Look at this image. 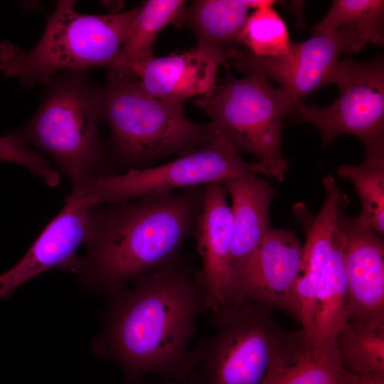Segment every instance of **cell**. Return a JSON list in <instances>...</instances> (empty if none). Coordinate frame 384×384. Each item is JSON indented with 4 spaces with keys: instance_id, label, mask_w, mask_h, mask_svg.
<instances>
[{
    "instance_id": "ba28073f",
    "label": "cell",
    "mask_w": 384,
    "mask_h": 384,
    "mask_svg": "<svg viewBox=\"0 0 384 384\" xmlns=\"http://www.w3.org/2000/svg\"><path fill=\"white\" fill-rule=\"evenodd\" d=\"M258 174L270 176L262 164L245 161L223 137L215 133L206 146L172 161L84 180L73 183L72 191L95 207Z\"/></svg>"
},
{
    "instance_id": "484cf974",
    "label": "cell",
    "mask_w": 384,
    "mask_h": 384,
    "mask_svg": "<svg viewBox=\"0 0 384 384\" xmlns=\"http://www.w3.org/2000/svg\"><path fill=\"white\" fill-rule=\"evenodd\" d=\"M0 160L19 164L40 176L50 186L60 183V175L40 153L31 150L18 132L0 136Z\"/></svg>"
},
{
    "instance_id": "603a6c76",
    "label": "cell",
    "mask_w": 384,
    "mask_h": 384,
    "mask_svg": "<svg viewBox=\"0 0 384 384\" xmlns=\"http://www.w3.org/2000/svg\"><path fill=\"white\" fill-rule=\"evenodd\" d=\"M336 338L346 370L357 378L384 375V329L348 324Z\"/></svg>"
},
{
    "instance_id": "d4e9b609",
    "label": "cell",
    "mask_w": 384,
    "mask_h": 384,
    "mask_svg": "<svg viewBox=\"0 0 384 384\" xmlns=\"http://www.w3.org/2000/svg\"><path fill=\"white\" fill-rule=\"evenodd\" d=\"M383 0H335L324 18L315 26L314 34L356 25L371 36L373 43L383 45Z\"/></svg>"
},
{
    "instance_id": "277c9868",
    "label": "cell",
    "mask_w": 384,
    "mask_h": 384,
    "mask_svg": "<svg viewBox=\"0 0 384 384\" xmlns=\"http://www.w3.org/2000/svg\"><path fill=\"white\" fill-rule=\"evenodd\" d=\"M100 110L112 131L118 159L129 169L168 156L188 154L215 136L210 124L188 119L183 105L153 96L136 77L124 72L109 70L100 90Z\"/></svg>"
},
{
    "instance_id": "5b68a950",
    "label": "cell",
    "mask_w": 384,
    "mask_h": 384,
    "mask_svg": "<svg viewBox=\"0 0 384 384\" xmlns=\"http://www.w3.org/2000/svg\"><path fill=\"white\" fill-rule=\"evenodd\" d=\"M249 75L231 78L195 103L211 119L213 131L238 152L256 156L270 176L283 181L289 168L281 151L282 124L294 112L299 99L282 87L273 86L255 66Z\"/></svg>"
},
{
    "instance_id": "7c38bea8",
    "label": "cell",
    "mask_w": 384,
    "mask_h": 384,
    "mask_svg": "<svg viewBox=\"0 0 384 384\" xmlns=\"http://www.w3.org/2000/svg\"><path fill=\"white\" fill-rule=\"evenodd\" d=\"M92 208L89 201L72 191L65 198L63 210L25 255L0 275V299H9L18 287L48 270L58 268L79 274L81 259L77 250L86 242Z\"/></svg>"
},
{
    "instance_id": "8fae6325",
    "label": "cell",
    "mask_w": 384,
    "mask_h": 384,
    "mask_svg": "<svg viewBox=\"0 0 384 384\" xmlns=\"http://www.w3.org/2000/svg\"><path fill=\"white\" fill-rule=\"evenodd\" d=\"M302 246L294 232L270 228L238 279V304L252 302L299 321L294 285Z\"/></svg>"
},
{
    "instance_id": "4fadbf2b",
    "label": "cell",
    "mask_w": 384,
    "mask_h": 384,
    "mask_svg": "<svg viewBox=\"0 0 384 384\" xmlns=\"http://www.w3.org/2000/svg\"><path fill=\"white\" fill-rule=\"evenodd\" d=\"M194 234L203 263L206 309L217 314L238 304V282L230 265L233 217L222 182L206 185Z\"/></svg>"
},
{
    "instance_id": "7402d4cb",
    "label": "cell",
    "mask_w": 384,
    "mask_h": 384,
    "mask_svg": "<svg viewBox=\"0 0 384 384\" xmlns=\"http://www.w3.org/2000/svg\"><path fill=\"white\" fill-rule=\"evenodd\" d=\"M339 177L350 180L362 203L360 215L355 218L361 225L380 236L384 233V155L366 156L358 166L341 165Z\"/></svg>"
},
{
    "instance_id": "e0dca14e",
    "label": "cell",
    "mask_w": 384,
    "mask_h": 384,
    "mask_svg": "<svg viewBox=\"0 0 384 384\" xmlns=\"http://www.w3.org/2000/svg\"><path fill=\"white\" fill-rule=\"evenodd\" d=\"M218 64L196 48L183 53L153 58L122 70L136 77L143 88L162 100L183 105L185 100L206 97L216 89Z\"/></svg>"
},
{
    "instance_id": "d6986e66",
    "label": "cell",
    "mask_w": 384,
    "mask_h": 384,
    "mask_svg": "<svg viewBox=\"0 0 384 384\" xmlns=\"http://www.w3.org/2000/svg\"><path fill=\"white\" fill-rule=\"evenodd\" d=\"M232 199L233 236L230 265L238 279L270 226L269 209L275 190L257 176L222 182Z\"/></svg>"
},
{
    "instance_id": "2e32d148",
    "label": "cell",
    "mask_w": 384,
    "mask_h": 384,
    "mask_svg": "<svg viewBox=\"0 0 384 384\" xmlns=\"http://www.w3.org/2000/svg\"><path fill=\"white\" fill-rule=\"evenodd\" d=\"M342 365L336 338L316 345L304 331H286L263 384H358Z\"/></svg>"
},
{
    "instance_id": "7a4b0ae2",
    "label": "cell",
    "mask_w": 384,
    "mask_h": 384,
    "mask_svg": "<svg viewBox=\"0 0 384 384\" xmlns=\"http://www.w3.org/2000/svg\"><path fill=\"white\" fill-rule=\"evenodd\" d=\"M205 187L92 208L81 284L107 295L178 258L194 234Z\"/></svg>"
},
{
    "instance_id": "52a82bcc",
    "label": "cell",
    "mask_w": 384,
    "mask_h": 384,
    "mask_svg": "<svg viewBox=\"0 0 384 384\" xmlns=\"http://www.w3.org/2000/svg\"><path fill=\"white\" fill-rule=\"evenodd\" d=\"M215 333L192 350L187 384H263L285 333L272 309L244 302L214 314Z\"/></svg>"
},
{
    "instance_id": "83f0119b",
    "label": "cell",
    "mask_w": 384,
    "mask_h": 384,
    "mask_svg": "<svg viewBox=\"0 0 384 384\" xmlns=\"http://www.w3.org/2000/svg\"><path fill=\"white\" fill-rule=\"evenodd\" d=\"M154 384H187V383L171 380V381L161 382V383H154Z\"/></svg>"
},
{
    "instance_id": "ac0fdd59",
    "label": "cell",
    "mask_w": 384,
    "mask_h": 384,
    "mask_svg": "<svg viewBox=\"0 0 384 384\" xmlns=\"http://www.w3.org/2000/svg\"><path fill=\"white\" fill-rule=\"evenodd\" d=\"M272 0H198L184 6L174 21L186 26L197 39L196 49L213 59L218 65L240 57L238 37L250 9L272 3Z\"/></svg>"
},
{
    "instance_id": "30bf717a",
    "label": "cell",
    "mask_w": 384,
    "mask_h": 384,
    "mask_svg": "<svg viewBox=\"0 0 384 384\" xmlns=\"http://www.w3.org/2000/svg\"><path fill=\"white\" fill-rule=\"evenodd\" d=\"M370 36L356 25H346L329 32L314 34L308 40L292 43L288 53L278 58H256L249 53L237 59L244 69L258 68L271 80L279 83L297 98L302 100L329 84L331 75L346 52H358Z\"/></svg>"
},
{
    "instance_id": "cb8c5ba5",
    "label": "cell",
    "mask_w": 384,
    "mask_h": 384,
    "mask_svg": "<svg viewBox=\"0 0 384 384\" xmlns=\"http://www.w3.org/2000/svg\"><path fill=\"white\" fill-rule=\"evenodd\" d=\"M272 3L259 7L250 14L238 37V44L256 58H278L287 55L290 41L283 18Z\"/></svg>"
},
{
    "instance_id": "3957f363",
    "label": "cell",
    "mask_w": 384,
    "mask_h": 384,
    "mask_svg": "<svg viewBox=\"0 0 384 384\" xmlns=\"http://www.w3.org/2000/svg\"><path fill=\"white\" fill-rule=\"evenodd\" d=\"M140 9L141 5L110 14H83L75 11L74 1H58L43 36L31 50L8 41L0 43V71L30 87L48 82L61 71L110 68Z\"/></svg>"
},
{
    "instance_id": "4316f807",
    "label": "cell",
    "mask_w": 384,
    "mask_h": 384,
    "mask_svg": "<svg viewBox=\"0 0 384 384\" xmlns=\"http://www.w3.org/2000/svg\"><path fill=\"white\" fill-rule=\"evenodd\" d=\"M358 378V384H384V375H366Z\"/></svg>"
},
{
    "instance_id": "6da1fadb",
    "label": "cell",
    "mask_w": 384,
    "mask_h": 384,
    "mask_svg": "<svg viewBox=\"0 0 384 384\" xmlns=\"http://www.w3.org/2000/svg\"><path fill=\"white\" fill-rule=\"evenodd\" d=\"M106 296L92 351L121 367L124 384L149 373L185 383L192 367L188 346L206 309L201 274L180 256Z\"/></svg>"
},
{
    "instance_id": "9c48e42d",
    "label": "cell",
    "mask_w": 384,
    "mask_h": 384,
    "mask_svg": "<svg viewBox=\"0 0 384 384\" xmlns=\"http://www.w3.org/2000/svg\"><path fill=\"white\" fill-rule=\"evenodd\" d=\"M329 84L339 88L336 101L327 107H311L302 100L296 112L304 122L320 132L324 145L341 134L357 137L364 144L366 156L384 155V66L380 59L358 63L339 60Z\"/></svg>"
},
{
    "instance_id": "44dd1931",
    "label": "cell",
    "mask_w": 384,
    "mask_h": 384,
    "mask_svg": "<svg viewBox=\"0 0 384 384\" xmlns=\"http://www.w3.org/2000/svg\"><path fill=\"white\" fill-rule=\"evenodd\" d=\"M186 5L183 0H149L133 20L110 70H122L154 58V44L161 30L174 22Z\"/></svg>"
},
{
    "instance_id": "ffe728a7",
    "label": "cell",
    "mask_w": 384,
    "mask_h": 384,
    "mask_svg": "<svg viewBox=\"0 0 384 384\" xmlns=\"http://www.w3.org/2000/svg\"><path fill=\"white\" fill-rule=\"evenodd\" d=\"M340 218L326 268L316 292L311 338L316 345L336 339L348 325V284L343 262L344 237Z\"/></svg>"
},
{
    "instance_id": "8992f818",
    "label": "cell",
    "mask_w": 384,
    "mask_h": 384,
    "mask_svg": "<svg viewBox=\"0 0 384 384\" xmlns=\"http://www.w3.org/2000/svg\"><path fill=\"white\" fill-rule=\"evenodd\" d=\"M100 118V90L82 72H70L52 84L19 133L50 156L74 183L101 176Z\"/></svg>"
},
{
    "instance_id": "5bb4252c",
    "label": "cell",
    "mask_w": 384,
    "mask_h": 384,
    "mask_svg": "<svg viewBox=\"0 0 384 384\" xmlns=\"http://www.w3.org/2000/svg\"><path fill=\"white\" fill-rule=\"evenodd\" d=\"M340 226L344 237L348 324L384 329L383 240L344 213Z\"/></svg>"
},
{
    "instance_id": "9a60e30c",
    "label": "cell",
    "mask_w": 384,
    "mask_h": 384,
    "mask_svg": "<svg viewBox=\"0 0 384 384\" xmlns=\"http://www.w3.org/2000/svg\"><path fill=\"white\" fill-rule=\"evenodd\" d=\"M323 183L326 199L316 217L309 221L305 208L299 204L294 208L306 234L294 292L299 305V321L310 339L317 289L326 268L339 218L348 203L347 196L332 176L325 177Z\"/></svg>"
}]
</instances>
